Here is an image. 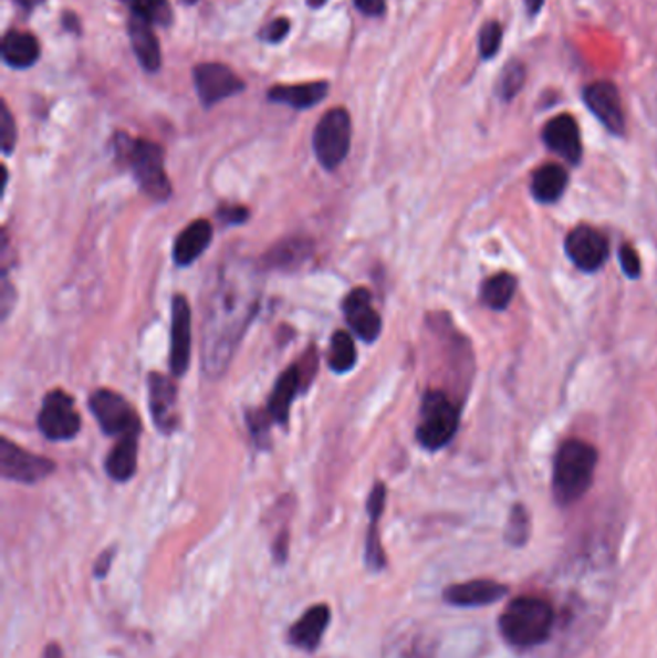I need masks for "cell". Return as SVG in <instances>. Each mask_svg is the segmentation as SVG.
<instances>
[{"label": "cell", "mask_w": 657, "mask_h": 658, "mask_svg": "<svg viewBox=\"0 0 657 658\" xmlns=\"http://www.w3.org/2000/svg\"><path fill=\"white\" fill-rule=\"evenodd\" d=\"M459 428V405L446 391L430 389L423 397L417 441L428 451H440L456 437Z\"/></svg>", "instance_id": "cell-5"}, {"label": "cell", "mask_w": 657, "mask_h": 658, "mask_svg": "<svg viewBox=\"0 0 657 658\" xmlns=\"http://www.w3.org/2000/svg\"><path fill=\"white\" fill-rule=\"evenodd\" d=\"M438 639L418 622H399L384 639L382 658H436Z\"/></svg>", "instance_id": "cell-10"}, {"label": "cell", "mask_w": 657, "mask_h": 658, "mask_svg": "<svg viewBox=\"0 0 657 658\" xmlns=\"http://www.w3.org/2000/svg\"><path fill=\"white\" fill-rule=\"evenodd\" d=\"M509 593L508 585L493 579H471L463 584L449 585L444 592V600L451 607H490L500 603Z\"/></svg>", "instance_id": "cell-18"}, {"label": "cell", "mask_w": 657, "mask_h": 658, "mask_svg": "<svg viewBox=\"0 0 657 658\" xmlns=\"http://www.w3.org/2000/svg\"><path fill=\"white\" fill-rule=\"evenodd\" d=\"M524 82H526V67L521 60H511L501 70L500 80H498V95L509 103L521 93Z\"/></svg>", "instance_id": "cell-32"}, {"label": "cell", "mask_w": 657, "mask_h": 658, "mask_svg": "<svg viewBox=\"0 0 657 658\" xmlns=\"http://www.w3.org/2000/svg\"><path fill=\"white\" fill-rule=\"evenodd\" d=\"M114 556H116V549H106L103 551L101 555H98L97 561H95V566H93V574L97 579H105L108 576V572H111V566H113Z\"/></svg>", "instance_id": "cell-40"}, {"label": "cell", "mask_w": 657, "mask_h": 658, "mask_svg": "<svg viewBox=\"0 0 657 658\" xmlns=\"http://www.w3.org/2000/svg\"><path fill=\"white\" fill-rule=\"evenodd\" d=\"M218 220L225 226H241L249 220V210L241 205H225L218 208Z\"/></svg>", "instance_id": "cell-39"}, {"label": "cell", "mask_w": 657, "mask_h": 658, "mask_svg": "<svg viewBox=\"0 0 657 658\" xmlns=\"http://www.w3.org/2000/svg\"><path fill=\"white\" fill-rule=\"evenodd\" d=\"M170 370L181 377L189 370L191 361V306L184 295L173 299V324H170Z\"/></svg>", "instance_id": "cell-17"}, {"label": "cell", "mask_w": 657, "mask_h": 658, "mask_svg": "<svg viewBox=\"0 0 657 658\" xmlns=\"http://www.w3.org/2000/svg\"><path fill=\"white\" fill-rule=\"evenodd\" d=\"M179 2H184V4H187V7H194V4H197L199 0H179Z\"/></svg>", "instance_id": "cell-48"}, {"label": "cell", "mask_w": 657, "mask_h": 658, "mask_svg": "<svg viewBox=\"0 0 657 658\" xmlns=\"http://www.w3.org/2000/svg\"><path fill=\"white\" fill-rule=\"evenodd\" d=\"M565 251L578 270L596 272L607 260L609 243L604 233H599L591 226H578L565 239Z\"/></svg>", "instance_id": "cell-13"}, {"label": "cell", "mask_w": 657, "mask_h": 658, "mask_svg": "<svg viewBox=\"0 0 657 658\" xmlns=\"http://www.w3.org/2000/svg\"><path fill=\"white\" fill-rule=\"evenodd\" d=\"M0 303H2V318H7L8 312L14 304V289L10 288L7 272L2 275V293H0Z\"/></svg>", "instance_id": "cell-43"}, {"label": "cell", "mask_w": 657, "mask_h": 658, "mask_svg": "<svg viewBox=\"0 0 657 658\" xmlns=\"http://www.w3.org/2000/svg\"><path fill=\"white\" fill-rule=\"evenodd\" d=\"M517 280L508 272L492 275L482 283L480 301L492 311H505L515 296Z\"/></svg>", "instance_id": "cell-29"}, {"label": "cell", "mask_w": 657, "mask_h": 658, "mask_svg": "<svg viewBox=\"0 0 657 658\" xmlns=\"http://www.w3.org/2000/svg\"><path fill=\"white\" fill-rule=\"evenodd\" d=\"M328 624V605H314L290 628V644L306 652L316 651Z\"/></svg>", "instance_id": "cell-21"}, {"label": "cell", "mask_w": 657, "mask_h": 658, "mask_svg": "<svg viewBox=\"0 0 657 658\" xmlns=\"http://www.w3.org/2000/svg\"><path fill=\"white\" fill-rule=\"evenodd\" d=\"M557 610L552 600L536 595H521L511 600L500 618V634L517 651H531L548 644L557 626Z\"/></svg>", "instance_id": "cell-2"}, {"label": "cell", "mask_w": 657, "mask_h": 658, "mask_svg": "<svg viewBox=\"0 0 657 658\" xmlns=\"http://www.w3.org/2000/svg\"><path fill=\"white\" fill-rule=\"evenodd\" d=\"M328 95V83L311 82L299 85H274L269 91V101L292 106L295 111H306L322 103Z\"/></svg>", "instance_id": "cell-23"}, {"label": "cell", "mask_w": 657, "mask_h": 658, "mask_svg": "<svg viewBox=\"0 0 657 658\" xmlns=\"http://www.w3.org/2000/svg\"><path fill=\"white\" fill-rule=\"evenodd\" d=\"M272 553H274V561H277L278 564L285 563L288 553H290V532H288V530H284V532L280 533L277 540H274Z\"/></svg>", "instance_id": "cell-42"}, {"label": "cell", "mask_w": 657, "mask_h": 658, "mask_svg": "<svg viewBox=\"0 0 657 658\" xmlns=\"http://www.w3.org/2000/svg\"><path fill=\"white\" fill-rule=\"evenodd\" d=\"M352 148V116L345 108H332L314 127L313 150L324 170L334 171Z\"/></svg>", "instance_id": "cell-6"}, {"label": "cell", "mask_w": 657, "mask_h": 658, "mask_svg": "<svg viewBox=\"0 0 657 658\" xmlns=\"http://www.w3.org/2000/svg\"><path fill=\"white\" fill-rule=\"evenodd\" d=\"M137 451H139V431L118 437V443L106 457V473L114 481L132 480L137 472Z\"/></svg>", "instance_id": "cell-26"}, {"label": "cell", "mask_w": 657, "mask_h": 658, "mask_svg": "<svg viewBox=\"0 0 657 658\" xmlns=\"http://www.w3.org/2000/svg\"><path fill=\"white\" fill-rule=\"evenodd\" d=\"M43 658H64L62 651H60V647L56 644L46 645L45 652H43Z\"/></svg>", "instance_id": "cell-45"}, {"label": "cell", "mask_w": 657, "mask_h": 658, "mask_svg": "<svg viewBox=\"0 0 657 658\" xmlns=\"http://www.w3.org/2000/svg\"><path fill=\"white\" fill-rule=\"evenodd\" d=\"M545 0H524V4H526V12L531 15H536L542 7H544Z\"/></svg>", "instance_id": "cell-44"}, {"label": "cell", "mask_w": 657, "mask_h": 658, "mask_svg": "<svg viewBox=\"0 0 657 658\" xmlns=\"http://www.w3.org/2000/svg\"><path fill=\"white\" fill-rule=\"evenodd\" d=\"M328 0H306V4H311L313 8H321L322 4H326Z\"/></svg>", "instance_id": "cell-47"}, {"label": "cell", "mask_w": 657, "mask_h": 658, "mask_svg": "<svg viewBox=\"0 0 657 658\" xmlns=\"http://www.w3.org/2000/svg\"><path fill=\"white\" fill-rule=\"evenodd\" d=\"M316 364H319L316 351L309 348L305 356L298 364H292L290 368H285L280 374L277 384L272 387V393H270L269 405H267V415L270 416L272 422L278 424V426H288L292 403L298 397L299 391L306 389L313 382Z\"/></svg>", "instance_id": "cell-7"}, {"label": "cell", "mask_w": 657, "mask_h": 658, "mask_svg": "<svg viewBox=\"0 0 657 658\" xmlns=\"http://www.w3.org/2000/svg\"><path fill=\"white\" fill-rule=\"evenodd\" d=\"M261 296V268L251 260L228 257L215 267L202 314V370L210 379H220L230 368Z\"/></svg>", "instance_id": "cell-1"}, {"label": "cell", "mask_w": 657, "mask_h": 658, "mask_svg": "<svg viewBox=\"0 0 657 658\" xmlns=\"http://www.w3.org/2000/svg\"><path fill=\"white\" fill-rule=\"evenodd\" d=\"M619 259L623 272H625V274H627L630 280L640 278V274H643V268H640V257H638V252L635 251V247H633V244H623V247H620Z\"/></svg>", "instance_id": "cell-38"}, {"label": "cell", "mask_w": 657, "mask_h": 658, "mask_svg": "<svg viewBox=\"0 0 657 658\" xmlns=\"http://www.w3.org/2000/svg\"><path fill=\"white\" fill-rule=\"evenodd\" d=\"M114 153L119 166L132 171L137 186L147 197L157 202H166L173 197V184L165 170V148L158 143L116 134Z\"/></svg>", "instance_id": "cell-3"}, {"label": "cell", "mask_w": 657, "mask_h": 658, "mask_svg": "<svg viewBox=\"0 0 657 658\" xmlns=\"http://www.w3.org/2000/svg\"><path fill=\"white\" fill-rule=\"evenodd\" d=\"M584 103L588 111L599 119V124L609 134H625V112L620 103L619 90L612 82H596L588 85L583 93Z\"/></svg>", "instance_id": "cell-14"}, {"label": "cell", "mask_w": 657, "mask_h": 658, "mask_svg": "<svg viewBox=\"0 0 657 658\" xmlns=\"http://www.w3.org/2000/svg\"><path fill=\"white\" fill-rule=\"evenodd\" d=\"M56 470L53 460L23 451L22 447L12 443L8 437L0 439V473L4 480L20 483H38L45 480Z\"/></svg>", "instance_id": "cell-11"}, {"label": "cell", "mask_w": 657, "mask_h": 658, "mask_svg": "<svg viewBox=\"0 0 657 658\" xmlns=\"http://www.w3.org/2000/svg\"><path fill=\"white\" fill-rule=\"evenodd\" d=\"M290 30H292V23H290L288 18H277L274 22H270L269 25L262 28L261 39L264 43L278 45V43H282L288 38Z\"/></svg>", "instance_id": "cell-37"}, {"label": "cell", "mask_w": 657, "mask_h": 658, "mask_svg": "<svg viewBox=\"0 0 657 658\" xmlns=\"http://www.w3.org/2000/svg\"><path fill=\"white\" fill-rule=\"evenodd\" d=\"M353 2L357 10L371 18H378L386 12V0H353Z\"/></svg>", "instance_id": "cell-41"}, {"label": "cell", "mask_w": 657, "mask_h": 658, "mask_svg": "<svg viewBox=\"0 0 657 658\" xmlns=\"http://www.w3.org/2000/svg\"><path fill=\"white\" fill-rule=\"evenodd\" d=\"M386 497H388V489L382 481H378L371 491L368 501H366V511H368V518H371V525H368V532H366L365 563L366 568L373 570V572H380L388 564L386 553L382 549L380 533H378V522H380L384 509H386Z\"/></svg>", "instance_id": "cell-20"}, {"label": "cell", "mask_w": 657, "mask_h": 658, "mask_svg": "<svg viewBox=\"0 0 657 658\" xmlns=\"http://www.w3.org/2000/svg\"><path fill=\"white\" fill-rule=\"evenodd\" d=\"M545 147L553 150L555 155L565 158L569 164H578L583 160V139L581 129L573 116L561 114L550 119L544 127Z\"/></svg>", "instance_id": "cell-19"}, {"label": "cell", "mask_w": 657, "mask_h": 658, "mask_svg": "<svg viewBox=\"0 0 657 658\" xmlns=\"http://www.w3.org/2000/svg\"><path fill=\"white\" fill-rule=\"evenodd\" d=\"M501 39H503V30L498 22H486L480 30V38H478V51L480 56L484 60H490L500 52Z\"/></svg>", "instance_id": "cell-34"}, {"label": "cell", "mask_w": 657, "mask_h": 658, "mask_svg": "<svg viewBox=\"0 0 657 658\" xmlns=\"http://www.w3.org/2000/svg\"><path fill=\"white\" fill-rule=\"evenodd\" d=\"M313 252V243L303 237H292L267 252L262 264L269 270H293L301 267Z\"/></svg>", "instance_id": "cell-28"}, {"label": "cell", "mask_w": 657, "mask_h": 658, "mask_svg": "<svg viewBox=\"0 0 657 658\" xmlns=\"http://www.w3.org/2000/svg\"><path fill=\"white\" fill-rule=\"evenodd\" d=\"M529 537H531V516L523 504H515L509 514L505 541L513 547H523Z\"/></svg>", "instance_id": "cell-33"}, {"label": "cell", "mask_w": 657, "mask_h": 658, "mask_svg": "<svg viewBox=\"0 0 657 658\" xmlns=\"http://www.w3.org/2000/svg\"><path fill=\"white\" fill-rule=\"evenodd\" d=\"M567 171L560 164H545L532 174V195L542 205H552L567 189Z\"/></svg>", "instance_id": "cell-27"}, {"label": "cell", "mask_w": 657, "mask_h": 658, "mask_svg": "<svg viewBox=\"0 0 657 658\" xmlns=\"http://www.w3.org/2000/svg\"><path fill=\"white\" fill-rule=\"evenodd\" d=\"M124 4L132 10V15L150 25L166 28L173 23V7L168 0H124Z\"/></svg>", "instance_id": "cell-31"}, {"label": "cell", "mask_w": 657, "mask_h": 658, "mask_svg": "<svg viewBox=\"0 0 657 658\" xmlns=\"http://www.w3.org/2000/svg\"><path fill=\"white\" fill-rule=\"evenodd\" d=\"M194 82L197 95L201 98L202 106L207 108L246 90V82L233 72L232 67L218 62H202L199 66H195Z\"/></svg>", "instance_id": "cell-12"}, {"label": "cell", "mask_w": 657, "mask_h": 658, "mask_svg": "<svg viewBox=\"0 0 657 658\" xmlns=\"http://www.w3.org/2000/svg\"><path fill=\"white\" fill-rule=\"evenodd\" d=\"M18 142V132H15V122L12 118V112L7 103H2V116H0V145L4 155H12Z\"/></svg>", "instance_id": "cell-36"}, {"label": "cell", "mask_w": 657, "mask_h": 658, "mask_svg": "<svg viewBox=\"0 0 657 658\" xmlns=\"http://www.w3.org/2000/svg\"><path fill=\"white\" fill-rule=\"evenodd\" d=\"M342 309H344L347 326L352 327V332L358 340L374 343L380 337L382 318L373 306V295L368 289H353L352 293L345 296Z\"/></svg>", "instance_id": "cell-16"}, {"label": "cell", "mask_w": 657, "mask_h": 658, "mask_svg": "<svg viewBox=\"0 0 657 658\" xmlns=\"http://www.w3.org/2000/svg\"><path fill=\"white\" fill-rule=\"evenodd\" d=\"M23 10H33V8H38L43 0H15Z\"/></svg>", "instance_id": "cell-46"}, {"label": "cell", "mask_w": 657, "mask_h": 658, "mask_svg": "<svg viewBox=\"0 0 657 658\" xmlns=\"http://www.w3.org/2000/svg\"><path fill=\"white\" fill-rule=\"evenodd\" d=\"M2 60L8 66L15 70H28L38 62L41 56V46L35 35L25 33V31H8L2 38Z\"/></svg>", "instance_id": "cell-25"}, {"label": "cell", "mask_w": 657, "mask_h": 658, "mask_svg": "<svg viewBox=\"0 0 657 658\" xmlns=\"http://www.w3.org/2000/svg\"><path fill=\"white\" fill-rule=\"evenodd\" d=\"M127 33H129L132 49H134L139 64L147 72H157L160 62H163V54H160V45H158L153 25L132 15V20L127 22Z\"/></svg>", "instance_id": "cell-24"}, {"label": "cell", "mask_w": 657, "mask_h": 658, "mask_svg": "<svg viewBox=\"0 0 657 658\" xmlns=\"http://www.w3.org/2000/svg\"><path fill=\"white\" fill-rule=\"evenodd\" d=\"M355 364H357V348H355L352 333L337 330L330 341V370L336 372V374H347L355 368Z\"/></svg>", "instance_id": "cell-30"}, {"label": "cell", "mask_w": 657, "mask_h": 658, "mask_svg": "<svg viewBox=\"0 0 657 658\" xmlns=\"http://www.w3.org/2000/svg\"><path fill=\"white\" fill-rule=\"evenodd\" d=\"M270 416L267 410H251L247 412V426L253 436L254 443L259 445L261 449L269 447L270 443V426H272Z\"/></svg>", "instance_id": "cell-35"}, {"label": "cell", "mask_w": 657, "mask_h": 658, "mask_svg": "<svg viewBox=\"0 0 657 658\" xmlns=\"http://www.w3.org/2000/svg\"><path fill=\"white\" fill-rule=\"evenodd\" d=\"M90 408L97 418L98 426L108 437H122L127 434H142L139 416L118 393L111 389H97L90 397Z\"/></svg>", "instance_id": "cell-9"}, {"label": "cell", "mask_w": 657, "mask_h": 658, "mask_svg": "<svg viewBox=\"0 0 657 658\" xmlns=\"http://www.w3.org/2000/svg\"><path fill=\"white\" fill-rule=\"evenodd\" d=\"M597 451L586 441L569 439L553 462V497L561 506L581 501L594 481Z\"/></svg>", "instance_id": "cell-4"}, {"label": "cell", "mask_w": 657, "mask_h": 658, "mask_svg": "<svg viewBox=\"0 0 657 658\" xmlns=\"http://www.w3.org/2000/svg\"><path fill=\"white\" fill-rule=\"evenodd\" d=\"M149 408L153 422L160 434L173 436L179 426L178 387L170 377L149 374Z\"/></svg>", "instance_id": "cell-15"}, {"label": "cell", "mask_w": 657, "mask_h": 658, "mask_svg": "<svg viewBox=\"0 0 657 658\" xmlns=\"http://www.w3.org/2000/svg\"><path fill=\"white\" fill-rule=\"evenodd\" d=\"M212 233H215L212 223L207 220H195L194 223H189L174 243V262L181 268L191 267L195 260L209 249Z\"/></svg>", "instance_id": "cell-22"}, {"label": "cell", "mask_w": 657, "mask_h": 658, "mask_svg": "<svg viewBox=\"0 0 657 658\" xmlns=\"http://www.w3.org/2000/svg\"><path fill=\"white\" fill-rule=\"evenodd\" d=\"M39 431L49 441H70L82 429V418L75 410L74 399L62 389L45 395L38 416Z\"/></svg>", "instance_id": "cell-8"}]
</instances>
